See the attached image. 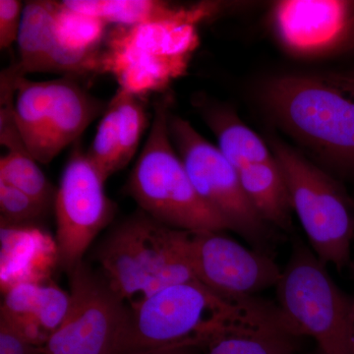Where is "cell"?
I'll use <instances>...</instances> for the list:
<instances>
[{
  "mask_svg": "<svg viewBox=\"0 0 354 354\" xmlns=\"http://www.w3.org/2000/svg\"><path fill=\"white\" fill-rule=\"evenodd\" d=\"M171 97L156 102L152 124L125 192L158 223L184 232H223L227 221L195 190L169 134Z\"/></svg>",
  "mask_w": 354,
  "mask_h": 354,
  "instance_id": "4",
  "label": "cell"
},
{
  "mask_svg": "<svg viewBox=\"0 0 354 354\" xmlns=\"http://www.w3.org/2000/svg\"><path fill=\"white\" fill-rule=\"evenodd\" d=\"M104 180L87 152L72 151L55 201L57 258L67 272L83 262L95 236L111 223L115 206L104 192Z\"/></svg>",
  "mask_w": 354,
  "mask_h": 354,
  "instance_id": "9",
  "label": "cell"
},
{
  "mask_svg": "<svg viewBox=\"0 0 354 354\" xmlns=\"http://www.w3.org/2000/svg\"><path fill=\"white\" fill-rule=\"evenodd\" d=\"M344 75L348 76V78L354 80V66L353 68L348 69V71L344 72Z\"/></svg>",
  "mask_w": 354,
  "mask_h": 354,
  "instance_id": "31",
  "label": "cell"
},
{
  "mask_svg": "<svg viewBox=\"0 0 354 354\" xmlns=\"http://www.w3.org/2000/svg\"><path fill=\"white\" fill-rule=\"evenodd\" d=\"M113 100L118 106L121 167L131 162L138 151L140 142L149 123V113L144 97L118 88Z\"/></svg>",
  "mask_w": 354,
  "mask_h": 354,
  "instance_id": "23",
  "label": "cell"
},
{
  "mask_svg": "<svg viewBox=\"0 0 354 354\" xmlns=\"http://www.w3.org/2000/svg\"><path fill=\"white\" fill-rule=\"evenodd\" d=\"M295 339L279 310L274 315L218 335L206 346V354H295Z\"/></svg>",
  "mask_w": 354,
  "mask_h": 354,
  "instance_id": "18",
  "label": "cell"
},
{
  "mask_svg": "<svg viewBox=\"0 0 354 354\" xmlns=\"http://www.w3.org/2000/svg\"><path fill=\"white\" fill-rule=\"evenodd\" d=\"M70 276V305L44 354H118L131 310L84 263Z\"/></svg>",
  "mask_w": 354,
  "mask_h": 354,
  "instance_id": "8",
  "label": "cell"
},
{
  "mask_svg": "<svg viewBox=\"0 0 354 354\" xmlns=\"http://www.w3.org/2000/svg\"><path fill=\"white\" fill-rule=\"evenodd\" d=\"M48 209L43 203L0 181V213L4 227L31 225L43 218Z\"/></svg>",
  "mask_w": 354,
  "mask_h": 354,
  "instance_id": "25",
  "label": "cell"
},
{
  "mask_svg": "<svg viewBox=\"0 0 354 354\" xmlns=\"http://www.w3.org/2000/svg\"><path fill=\"white\" fill-rule=\"evenodd\" d=\"M108 32L121 43L158 57L191 59L200 46L198 25L183 21L113 26Z\"/></svg>",
  "mask_w": 354,
  "mask_h": 354,
  "instance_id": "19",
  "label": "cell"
},
{
  "mask_svg": "<svg viewBox=\"0 0 354 354\" xmlns=\"http://www.w3.org/2000/svg\"><path fill=\"white\" fill-rule=\"evenodd\" d=\"M190 62L189 58L158 57L136 50L106 32L97 74H111L120 88L144 97L167 90L187 73Z\"/></svg>",
  "mask_w": 354,
  "mask_h": 354,
  "instance_id": "12",
  "label": "cell"
},
{
  "mask_svg": "<svg viewBox=\"0 0 354 354\" xmlns=\"http://www.w3.org/2000/svg\"><path fill=\"white\" fill-rule=\"evenodd\" d=\"M64 6L109 25L131 27L150 23L183 21L199 26L220 12L221 4L200 2L176 6L160 0H64Z\"/></svg>",
  "mask_w": 354,
  "mask_h": 354,
  "instance_id": "14",
  "label": "cell"
},
{
  "mask_svg": "<svg viewBox=\"0 0 354 354\" xmlns=\"http://www.w3.org/2000/svg\"><path fill=\"white\" fill-rule=\"evenodd\" d=\"M274 304L255 297L225 298L197 279L162 288L131 310L118 354L189 344L206 348L218 335L269 315Z\"/></svg>",
  "mask_w": 354,
  "mask_h": 354,
  "instance_id": "2",
  "label": "cell"
},
{
  "mask_svg": "<svg viewBox=\"0 0 354 354\" xmlns=\"http://www.w3.org/2000/svg\"><path fill=\"white\" fill-rule=\"evenodd\" d=\"M354 13V1L285 0L272 11L279 38L297 55H328Z\"/></svg>",
  "mask_w": 354,
  "mask_h": 354,
  "instance_id": "11",
  "label": "cell"
},
{
  "mask_svg": "<svg viewBox=\"0 0 354 354\" xmlns=\"http://www.w3.org/2000/svg\"><path fill=\"white\" fill-rule=\"evenodd\" d=\"M354 53V13L328 55H353Z\"/></svg>",
  "mask_w": 354,
  "mask_h": 354,
  "instance_id": "28",
  "label": "cell"
},
{
  "mask_svg": "<svg viewBox=\"0 0 354 354\" xmlns=\"http://www.w3.org/2000/svg\"><path fill=\"white\" fill-rule=\"evenodd\" d=\"M186 236L187 232L165 227L139 209L97 247L104 281L133 310L167 286L196 279Z\"/></svg>",
  "mask_w": 354,
  "mask_h": 354,
  "instance_id": "3",
  "label": "cell"
},
{
  "mask_svg": "<svg viewBox=\"0 0 354 354\" xmlns=\"http://www.w3.org/2000/svg\"><path fill=\"white\" fill-rule=\"evenodd\" d=\"M270 146L310 248L324 264L341 271L351 258L354 205L332 176L297 150L278 139L270 140Z\"/></svg>",
  "mask_w": 354,
  "mask_h": 354,
  "instance_id": "6",
  "label": "cell"
},
{
  "mask_svg": "<svg viewBox=\"0 0 354 354\" xmlns=\"http://www.w3.org/2000/svg\"><path fill=\"white\" fill-rule=\"evenodd\" d=\"M278 308L297 337H311L322 354H351L353 300L311 248L297 241L276 286Z\"/></svg>",
  "mask_w": 354,
  "mask_h": 354,
  "instance_id": "5",
  "label": "cell"
},
{
  "mask_svg": "<svg viewBox=\"0 0 354 354\" xmlns=\"http://www.w3.org/2000/svg\"><path fill=\"white\" fill-rule=\"evenodd\" d=\"M169 127L174 148L203 201L227 221L230 230L255 245L264 243L270 225L247 197L234 165L189 121L171 113Z\"/></svg>",
  "mask_w": 354,
  "mask_h": 354,
  "instance_id": "7",
  "label": "cell"
},
{
  "mask_svg": "<svg viewBox=\"0 0 354 354\" xmlns=\"http://www.w3.org/2000/svg\"><path fill=\"white\" fill-rule=\"evenodd\" d=\"M108 104L84 90L70 77L55 79V101L35 160L44 165L53 162L80 138L93 121L102 116Z\"/></svg>",
  "mask_w": 354,
  "mask_h": 354,
  "instance_id": "13",
  "label": "cell"
},
{
  "mask_svg": "<svg viewBox=\"0 0 354 354\" xmlns=\"http://www.w3.org/2000/svg\"><path fill=\"white\" fill-rule=\"evenodd\" d=\"M239 174L247 197L260 216L270 225L290 230L292 206L285 176L276 158L249 165Z\"/></svg>",
  "mask_w": 354,
  "mask_h": 354,
  "instance_id": "20",
  "label": "cell"
},
{
  "mask_svg": "<svg viewBox=\"0 0 354 354\" xmlns=\"http://www.w3.org/2000/svg\"><path fill=\"white\" fill-rule=\"evenodd\" d=\"M351 353L354 354V297L353 299V312H351Z\"/></svg>",
  "mask_w": 354,
  "mask_h": 354,
  "instance_id": "30",
  "label": "cell"
},
{
  "mask_svg": "<svg viewBox=\"0 0 354 354\" xmlns=\"http://www.w3.org/2000/svg\"><path fill=\"white\" fill-rule=\"evenodd\" d=\"M88 160L104 180L121 171V151L118 131V106L113 97L102 114L94 141L87 151Z\"/></svg>",
  "mask_w": 354,
  "mask_h": 354,
  "instance_id": "24",
  "label": "cell"
},
{
  "mask_svg": "<svg viewBox=\"0 0 354 354\" xmlns=\"http://www.w3.org/2000/svg\"><path fill=\"white\" fill-rule=\"evenodd\" d=\"M221 232H187L186 252L197 281L225 298L251 297L277 286L283 270L272 257Z\"/></svg>",
  "mask_w": 354,
  "mask_h": 354,
  "instance_id": "10",
  "label": "cell"
},
{
  "mask_svg": "<svg viewBox=\"0 0 354 354\" xmlns=\"http://www.w3.org/2000/svg\"><path fill=\"white\" fill-rule=\"evenodd\" d=\"M55 95V79L31 81L24 76L14 77L11 104L14 120L28 152L34 158L43 142Z\"/></svg>",
  "mask_w": 354,
  "mask_h": 354,
  "instance_id": "21",
  "label": "cell"
},
{
  "mask_svg": "<svg viewBox=\"0 0 354 354\" xmlns=\"http://www.w3.org/2000/svg\"><path fill=\"white\" fill-rule=\"evenodd\" d=\"M279 127L328 165L354 174V80L344 73L274 77L261 92Z\"/></svg>",
  "mask_w": 354,
  "mask_h": 354,
  "instance_id": "1",
  "label": "cell"
},
{
  "mask_svg": "<svg viewBox=\"0 0 354 354\" xmlns=\"http://www.w3.org/2000/svg\"><path fill=\"white\" fill-rule=\"evenodd\" d=\"M0 354H44L13 319L0 313Z\"/></svg>",
  "mask_w": 354,
  "mask_h": 354,
  "instance_id": "26",
  "label": "cell"
},
{
  "mask_svg": "<svg viewBox=\"0 0 354 354\" xmlns=\"http://www.w3.org/2000/svg\"><path fill=\"white\" fill-rule=\"evenodd\" d=\"M25 4L19 0H0V48L17 43Z\"/></svg>",
  "mask_w": 354,
  "mask_h": 354,
  "instance_id": "27",
  "label": "cell"
},
{
  "mask_svg": "<svg viewBox=\"0 0 354 354\" xmlns=\"http://www.w3.org/2000/svg\"><path fill=\"white\" fill-rule=\"evenodd\" d=\"M320 354H322V353H320Z\"/></svg>",
  "mask_w": 354,
  "mask_h": 354,
  "instance_id": "32",
  "label": "cell"
},
{
  "mask_svg": "<svg viewBox=\"0 0 354 354\" xmlns=\"http://www.w3.org/2000/svg\"><path fill=\"white\" fill-rule=\"evenodd\" d=\"M70 295L57 286L19 283L6 293L1 312L13 319L35 344L46 346L68 312Z\"/></svg>",
  "mask_w": 354,
  "mask_h": 354,
  "instance_id": "15",
  "label": "cell"
},
{
  "mask_svg": "<svg viewBox=\"0 0 354 354\" xmlns=\"http://www.w3.org/2000/svg\"><path fill=\"white\" fill-rule=\"evenodd\" d=\"M38 164L26 148L7 151L0 158V181L17 188L50 208L57 191Z\"/></svg>",
  "mask_w": 354,
  "mask_h": 354,
  "instance_id": "22",
  "label": "cell"
},
{
  "mask_svg": "<svg viewBox=\"0 0 354 354\" xmlns=\"http://www.w3.org/2000/svg\"><path fill=\"white\" fill-rule=\"evenodd\" d=\"M58 8L59 1L26 2L17 39L19 62L14 65L21 76L53 72V59L57 48L55 27Z\"/></svg>",
  "mask_w": 354,
  "mask_h": 354,
  "instance_id": "16",
  "label": "cell"
},
{
  "mask_svg": "<svg viewBox=\"0 0 354 354\" xmlns=\"http://www.w3.org/2000/svg\"><path fill=\"white\" fill-rule=\"evenodd\" d=\"M199 349L200 348L189 344H179L160 348L132 349L120 354H197Z\"/></svg>",
  "mask_w": 354,
  "mask_h": 354,
  "instance_id": "29",
  "label": "cell"
},
{
  "mask_svg": "<svg viewBox=\"0 0 354 354\" xmlns=\"http://www.w3.org/2000/svg\"><path fill=\"white\" fill-rule=\"evenodd\" d=\"M200 113L218 140V148L237 171L274 158L271 148L232 109L200 100Z\"/></svg>",
  "mask_w": 354,
  "mask_h": 354,
  "instance_id": "17",
  "label": "cell"
}]
</instances>
